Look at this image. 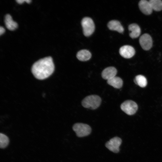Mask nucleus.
I'll return each instance as SVG.
<instances>
[{"mask_svg": "<svg viewBox=\"0 0 162 162\" xmlns=\"http://www.w3.org/2000/svg\"><path fill=\"white\" fill-rule=\"evenodd\" d=\"M73 129L79 137L87 136L90 134L91 131V128L89 125L82 123L75 124L73 127Z\"/></svg>", "mask_w": 162, "mask_h": 162, "instance_id": "obj_4", "label": "nucleus"}, {"mask_svg": "<svg viewBox=\"0 0 162 162\" xmlns=\"http://www.w3.org/2000/svg\"><path fill=\"white\" fill-rule=\"evenodd\" d=\"M101 102V98L96 95H91L85 97L82 100V104L84 107L94 110L100 105Z\"/></svg>", "mask_w": 162, "mask_h": 162, "instance_id": "obj_2", "label": "nucleus"}, {"mask_svg": "<svg viewBox=\"0 0 162 162\" xmlns=\"http://www.w3.org/2000/svg\"><path fill=\"white\" fill-rule=\"evenodd\" d=\"M149 2L153 10L160 11L162 10V1L160 0H150Z\"/></svg>", "mask_w": 162, "mask_h": 162, "instance_id": "obj_17", "label": "nucleus"}, {"mask_svg": "<svg viewBox=\"0 0 162 162\" xmlns=\"http://www.w3.org/2000/svg\"><path fill=\"white\" fill-rule=\"evenodd\" d=\"M128 28L130 32V36L132 38H138L141 34V29L136 24H130L128 26Z\"/></svg>", "mask_w": 162, "mask_h": 162, "instance_id": "obj_11", "label": "nucleus"}, {"mask_svg": "<svg viewBox=\"0 0 162 162\" xmlns=\"http://www.w3.org/2000/svg\"><path fill=\"white\" fill-rule=\"evenodd\" d=\"M116 69L113 67H109L104 69L102 71L101 76L107 80L116 76L117 73Z\"/></svg>", "mask_w": 162, "mask_h": 162, "instance_id": "obj_10", "label": "nucleus"}, {"mask_svg": "<svg viewBox=\"0 0 162 162\" xmlns=\"http://www.w3.org/2000/svg\"><path fill=\"white\" fill-rule=\"evenodd\" d=\"M16 2L20 4L23 3L24 2H26L28 3H30L31 1L30 0H17L16 1Z\"/></svg>", "mask_w": 162, "mask_h": 162, "instance_id": "obj_19", "label": "nucleus"}, {"mask_svg": "<svg viewBox=\"0 0 162 162\" xmlns=\"http://www.w3.org/2000/svg\"><path fill=\"white\" fill-rule=\"evenodd\" d=\"M9 139L6 135L2 134H0V147L4 148L7 146L9 143Z\"/></svg>", "mask_w": 162, "mask_h": 162, "instance_id": "obj_18", "label": "nucleus"}, {"mask_svg": "<svg viewBox=\"0 0 162 162\" xmlns=\"http://www.w3.org/2000/svg\"><path fill=\"white\" fill-rule=\"evenodd\" d=\"M108 27L111 30L116 31L120 33H122L124 31V28L120 22L117 20L110 21L108 24Z\"/></svg>", "mask_w": 162, "mask_h": 162, "instance_id": "obj_12", "label": "nucleus"}, {"mask_svg": "<svg viewBox=\"0 0 162 162\" xmlns=\"http://www.w3.org/2000/svg\"><path fill=\"white\" fill-rule=\"evenodd\" d=\"M119 52L123 57L129 58L135 55V51L132 46L130 45H125L122 46L120 48Z\"/></svg>", "mask_w": 162, "mask_h": 162, "instance_id": "obj_8", "label": "nucleus"}, {"mask_svg": "<svg viewBox=\"0 0 162 162\" xmlns=\"http://www.w3.org/2000/svg\"><path fill=\"white\" fill-rule=\"evenodd\" d=\"M134 81L136 84L142 88L145 87L147 83L146 78L141 75H139L136 76Z\"/></svg>", "mask_w": 162, "mask_h": 162, "instance_id": "obj_16", "label": "nucleus"}, {"mask_svg": "<svg viewBox=\"0 0 162 162\" xmlns=\"http://www.w3.org/2000/svg\"><path fill=\"white\" fill-rule=\"evenodd\" d=\"M90 52L86 50L79 51L76 54L77 58L81 61H86L89 60L91 57Z\"/></svg>", "mask_w": 162, "mask_h": 162, "instance_id": "obj_15", "label": "nucleus"}, {"mask_svg": "<svg viewBox=\"0 0 162 162\" xmlns=\"http://www.w3.org/2000/svg\"><path fill=\"white\" fill-rule=\"evenodd\" d=\"M139 42L141 47L145 50H150L152 46V38L147 33L144 34L140 37Z\"/></svg>", "mask_w": 162, "mask_h": 162, "instance_id": "obj_7", "label": "nucleus"}, {"mask_svg": "<svg viewBox=\"0 0 162 162\" xmlns=\"http://www.w3.org/2000/svg\"><path fill=\"white\" fill-rule=\"evenodd\" d=\"M84 34L86 36L91 35L94 32L95 25L92 20L89 17L84 18L81 21Z\"/></svg>", "mask_w": 162, "mask_h": 162, "instance_id": "obj_3", "label": "nucleus"}, {"mask_svg": "<svg viewBox=\"0 0 162 162\" xmlns=\"http://www.w3.org/2000/svg\"><path fill=\"white\" fill-rule=\"evenodd\" d=\"M121 109L129 115L134 114L138 109V106L134 101L128 100L122 103L120 106Z\"/></svg>", "mask_w": 162, "mask_h": 162, "instance_id": "obj_5", "label": "nucleus"}, {"mask_svg": "<svg viewBox=\"0 0 162 162\" xmlns=\"http://www.w3.org/2000/svg\"><path fill=\"white\" fill-rule=\"evenodd\" d=\"M54 70L52 59L50 56L40 59L32 65V71L34 76L39 80H44L52 74Z\"/></svg>", "mask_w": 162, "mask_h": 162, "instance_id": "obj_1", "label": "nucleus"}, {"mask_svg": "<svg viewBox=\"0 0 162 162\" xmlns=\"http://www.w3.org/2000/svg\"><path fill=\"white\" fill-rule=\"evenodd\" d=\"M139 8L141 11L144 14L149 15L152 12V9L149 1L141 0L138 4Z\"/></svg>", "mask_w": 162, "mask_h": 162, "instance_id": "obj_9", "label": "nucleus"}, {"mask_svg": "<svg viewBox=\"0 0 162 162\" xmlns=\"http://www.w3.org/2000/svg\"><path fill=\"white\" fill-rule=\"evenodd\" d=\"M107 83L116 88H120L123 86V82L122 79L118 76L114 77L108 80Z\"/></svg>", "mask_w": 162, "mask_h": 162, "instance_id": "obj_14", "label": "nucleus"}, {"mask_svg": "<svg viewBox=\"0 0 162 162\" xmlns=\"http://www.w3.org/2000/svg\"><path fill=\"white\" fill-rule=\"evenodd\" d=\"M4 22L7 28L10 30H14L18 27L17 23L13 20L9 14H7L5 16Z\"/></svg>", "mask_w": 162, "mask_h": 162, "instance_id": "obj_13", "label": "nucleus"}, {"mask_svg": "<svg viewBox=\"0 0 162 162\" xmlns=\"http://www.w3.org/2000/svg\"><path fill=\"white\" fill-rule=\"evenodd\" d=\"M5 31L4 28L0 26V35L3 34Z\"/></svg>", "mask_w": 162, "mask_h": 162, "instance_id": "obj_20", "label": "nucleus"}, {"mask_svg": "<svg viewBox=\"0 0 162 162\" xmlns=\"http://www.w3.org/2000/svg\"><path fill=\"white\" fill-rule=\"evenodd\" d=\"M122 142V140L121 138L118 137H115L107 141L105 144V146L110 151L117 153L119 151V147Z\"/></svg>", "mask_w": 162, "mask_h": 162, "instance_id": "obj_6", "label": "nucleus"}]
</instances>
